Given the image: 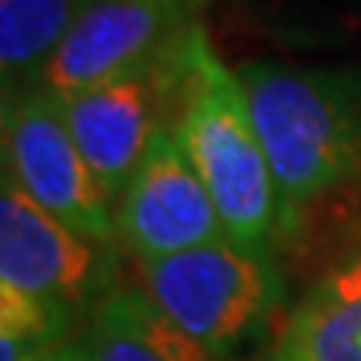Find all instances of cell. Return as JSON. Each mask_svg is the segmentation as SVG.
<instances>
[{
    "label": "cell",
    "mask_w": 361,
    "mask_h": 361,
    "mask_svg": "<svg viewBox=\"0 0 361 361\" xmlns=\"http://www.w3.org/2000/svg\"><path fill=\"white\" fill-rule=\"evenodd\" d=\"M238 78L291 228L301 207L361 171V74L247 61Z\"/></svg>",
    "instance_id": "6da1fadb"
},
{
    "label": "cell",
    "mask_w": 361,
    "mask_h": 361,
    "mask_svg": "<svg viewBox=\"0 0 361 361\" xmlns=\"http://www.w3.org/2000/svg\"><path fill=\"white\" fill-rule=\"evenodd\" d=\"M171 128L211 191L228 238L268 251V238L281 224L274 174L247 107L245 84L218 57L197 20L184 34Z\"/></svg>",
    "instance_id": "7a4b0ae2"
},
{
    "label": "cell",
    "mask_w": 361,
    "mask_h": 361,
    "mask_svg": "<svg viewBox=\"0 0 361 361\" xmlns=\"http://www.w3.org/2000/svg\"><path fill=\"white\" fill-rule=\"evenodd\" d=\"M137 274L157 308L218 358H228L261 328L281 298V278L268 251L245 247L231 238L157 261H137Z\"/></svg>",
    "instance_id": "3957f363"
},
{
    "label": "cell",
    "mask_w": 361,
    "mask_h": 361,
    "mask_svg": "<svg viewBox=\"0 0 361 361\" xmlns=\"http://www.w3.org/2000/svg\"><path fill=\"white\" fill-rule=\"evenodd\" d=\"M4 174L71 231L117 245L114 201L87 168L51 90L4 94Z\"/></svg>",
    "instance_id": "277c9868"
},
{
    "label": "cell",
    "mask_w": 361,
    "mask_h": 361,
    "mask_svg": "<svg viewBox=\"0 0 361 361\" xmlns=\"http://www.w3.org/2000/svg\"><path fill=\"white\" fill-rule=\"evenodd\" d=\"M184 34L188 27L174 37L171 47H164L151 61L130 67L97 87L61 97L67 128L87 168L94 171V178L101 180V188L114 204L130 184L134 171L141 168L154 134L174 121Z\"/></svg>",
    "instance_id": "5b68a950"
},
{
    "label": "cell",
    "mask_w": 361,
    "mask_h": 361,
    "mask_svg": "<svg viewBox=\"0 0 361 361\" xmlns=\"http://www.w3.org/2000/svg\"><path fill=\"white\" fill-rule=\"evenodd\" d=\"M117 245H101L30 201L7 174L0 188V288L71 311L114 291Z\"/></svg>",
    "instance_id": "8992f818"
},
{
    "label": "cell",
    "mask_w": 361,
    "mask_h": 361,
    "mask_svg": "<svg viewBox=\"0 0 361 361\" xmlns=\"http://www.w3.org/2000/svg\"><path fill=\"white\" fill-rule=\"evenodd\" d=\"M117 247L134 261H157L228 238L211 191L194 171L174 128H161L141 168L114 204Z\"/></svg>",
    "instance_id": "52a82bcc"
},
{
    "label": "cell",
    "mask_w": 361,
    "mask_h": 361,
    "mask_svg": "<svg viewBox=\"0 0 361 361\" xmlns=\"http://www.w3.org/2000/svg\"><path fill=\"white\" fill-rule=\"evenodd\" d=\"M191 24L178 0H87L37 87L57 97L97 87L157 57Z\"/></svg>",
    "instance_id": "ba28073f"
},
{
    "label": "cell",
    "mask_w": 361,
    "mask_h": 361,
    "mask_svg": "<svg viewBox=\"0 0 361 361\" xmlns=\"http://www.w3.org/2000/svg\"><path fill=\"white\" fill-rule=\"evenodd\" d=\"M264 361H361V258L311 288Z\"/></svg>",
    "instance_id": "9c48e42d"
},
{
    "label": "cell",
    "mask_w": 361,
    "mask_h": 361,
    "mask_svg": "<svg viewBox=\"0 0 361 361\" xmlns=\"http://www.w3.org/2000/svg\"><path fill=\"white\" fill-rule=\"evenodd\" d=\"M90 361H224L180 331L144 288H114L94 305L87 331Z\"/></svg>",
    "instance_id": "30bf717a"
},
{
    "label": "cell",
    "mask_w": 361,
    "mask_h": 361,
    "mask_svg": "<svg viewBox=\"0 0 361 361\" xmlns=\"http://www.w3.org/2000/svg\"><path fill=\"white\" fill-rule=\"evenodd\" d=\"M87 0H0V71L4 94L37 87L67 30Z\"/></svg>",
    "instance_id": "8fae6325"
},
{
    "label": "cell",
    "mask_w": 361,
    "mask_h": 361,
    "mask_svg": "<svg viewBox=\"0 0 361 361\" xmlns=\"http://www.w3.org/2000/svg\"><path fill=\"white\" fill-rule=\"evenodd\" d=\"M261 11L301 17V20H328L335 27L361 24V0H251Z\"/></svg>",
    "instance_id": "7c38bea8"
},
{
    "label": "cell",
    "mask_w": 361,
    "mask_h": 361,
    "mask_svg": "<svg viewBox=\"0 0 361 361\" xmlns=\"http://www.w3.org/2000/svg\"><path fill=\"white\" fill-rule=\"evenodd\" d=\"M24 361H90V355L87 341H61V345H51V348L37 351Z\"/></svg>",
    "instance_id": "4fadbf2b"
},
{
    "label": "cell",
    "mask_w": 361,
    "mask_h": 361,
    "mask_svg": "<svg viewBox=\"0 0 361 361\" xmlns=\"http://www.w3.org/2000/svg\"><path fill=\"white\" fill-rule=\"evenodd\" d=\"M180 4V11H184V17H197V13H201V7H207V0H178Z\"/></svg>",
    "instance_id": "5bb4252c"
}]
</instances>
